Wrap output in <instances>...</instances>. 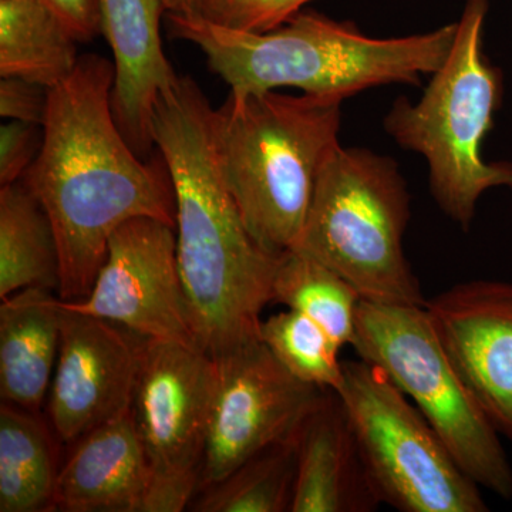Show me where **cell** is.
<instances>
[{
    "mask_svg": "<svg viewBox=\"0 0 512 512\" xmlns=\"http://www.w3.org/2000/svg\"><path fill=\"white\" fill-rule=\"evenodd\" d=\"M116 66L80 56L52 87L43 144L22 178L42 202L60 252L59 296L80 301L92 291L113 232L138 217L175 227L177 202L170 171L158 151L143 161L114 119Z\"/></svg>",
    "mask_w": 512,
    "mask_h": 512,
    "instance_id": "1",
    "label": "cell"
},
{
    "mask_svg": "<svg viewBox=\"0 0 512 512\" xmlns=\"http://www.w3.org/2000/svg\"><path fill=\"white\" fill-rule=\"evenodd\" d=\"M214 111L191 77L178 76L156 101L151 136L173 180L192 329L200 349L218 359L261 340L281 255L261 247L239 214L215 146Z\"/></svg>",
    "mask_w": 512,
    "mask_h": 512,
    "instance_id": "2",
    "label": "cell"
},
{
    "mask_svg": "<svg viewBox=\"0 0 512 512\" xmlns=\"http://www.w3.org/2000/svg\"><path fill=\"white\" fill-rule=\"evenodd\" d=\"M175 39L198 47L234 96L293 87L316 96H355L386 84L420 86L446 62L457 22L406 37L376 39L316 10L269 32H242L198 16H165Z\"/></svg>",
    "mask_w": 512,
    "mask_h": 512,
    "instance_id": "3",
    "label": "cell"
},
{
    "mask_svg": "<svg viewBox=\"0 0 512 512\" xmlns=\"http://www.w3.org/2000/svg\"><path fill=\"white\" fill-rule=\"evenodd\" d=\"M342 103L272 90L229 94L214 111L225 183L248 231L272 254L298 244L320 168L339 144Z\"/></svg>",
    "mask_w": 512,
    "mask_h": 512,
    "instance_id": "4",
    "label": "cell"
},
{
    "mask_svg": "<svg viewBox=\"0 0 512 512\" xmlns=\"http://www.w3.org/2000/svg\"><path fill=\"white\" fill-rule=\"evenodd\" d=\"M488 9L490 0H466L450 55L421 99L399 97L383 120L400 147L427 161L434 201L466 231L485 191L512 188V164L481 156L503 100V73L483 50Z\"/></svg>",
    "mask_w": 512,
    "mask_h": 512,
    "instance_id": "5",
    "label": "cell"
},
{
    "mask_svg": "<svg viewBox=\"0 0 512 512\" xmlns=\"http://www.w3.org/2000/svg\"><path fill=\"white\" fill-rule=\"evenodd\" d=\"M409 221L410 194L396 161L339 143L320 168L293 251L338 272L366 301L424 306L403 247Z\"/></svg>",
    "mask_w": 512,
    "mask_h": 512,
    "instance_id": "6",
    "label": "cell"
},
{
    "mask_svg": "<svg viewBox=\"0 0 512 512\" xmlns=\"http://www.w3.org/2000/svg\"><path fill=\"white\" fill-rule=\"evenodd\" d=\"M352 348L412 400L471 480L512 498V467L500 433L458 376L424 306L362 299Z\"/></svg>",
    "mask_w": 512,
    "mask_h": 512,
    "instance_id": "7",
    "label": "cell"
},
{
    "mask_svg": "<svg viewBox=\"0 0 512 512\" xmlns=\"http://www.w3.org/2000/svg\"><path fill=\"white\" fill-rule=\"evenodd\" d=\"M339 394L382 504L402 512L488 511L426 417L379 367L343 362Z\"/></svg>",
    "mask_w": 512,
    "mask_h": 512,
    "instance_id": "8",
    "label": "cell"
},
{
    "mask_svg": "<svg viewBox=\"0 0 512 512\" xmlns=\"http://www.w3.org/2000/svg\"><path fill=\"white\" fill-rule=\"evenodd\" d=\"M215 360L218 384L201 490L220 483L265 447L301 433L329 390L293 376L261 340Z\"/></svg>",
    "mask_w": 512,
    "mask_h": 512,
    "instance_id": "9",
    "label": "cell"
},
{
    "mask_svg": "<svg viewBox=\"0 0 512 512\" xmlns=\"http://www.w3.org/2000/svg\"><path fill=\"white\" fill-rule=\"evenodd\" d=\"M60 303L143 339L200 348L178 268L175 227L156 218H133L117 228L89 295Z\"/></svg>",
    "mask_w": 512,
    "mask_h": 512,
    "instance_id": "10",
    "label": "cell"
},
{
    "mask_svg": "<svg viewBox=\"0 0 512 512\" xmlns=\"http://www.w3.org/2000/svg\"><path fill=\"white\" fill-rule=\"evenodd\" d=\"M217 384L204 350L144 339L133 413L151 473L201 476Z\"/></svg>",
    "mask_w": 512,
    "mask_h": 512,
    "instance_id": "11",
    "label": "cell"
},
{
    "mask_svg": "<svg viewBox=\"0 0 512 512\" xmlns=\"http://www.w3.org/2000/svg\"><path fill=\"white\" fill-rule=\"evenodd\" d=\"M143 343L123 326L62 306L59 357L47 403L57 440L73 444L133 410Z\"/></svg>",
    "mask_w": 512,
    "mask_h": 512,
    "instance_id": "12",
    "label": "cell"
},
{
    "mask_svg": "<svg viewBox=\"0 0 512 512\" xmlns=\"http://www.w3.org/2000/svg\"><path fill=\"white\" fill-rule=\"evenodd\" d=\"M448 359L498 433L512 440V284L470 281L424 303Z\"/></svg>",
    "mask_w": 512,
    "mask_h": 512,
    "instance_id": "13",
    "label": "cell"
},
{
    "mask_svg": "<svg viewBox=\"0 0 512 512\" xmlns=\"http://www.w3.org/2000/svg\"><path fill=\"white\" fill-rule=\"evenodd\" d=\"M101 30L113 52L114 119L138 156L153 151L151 117L160 94L178 79L161 40L164 0H99Z\"/></svg>",
    "mask_w": 512,
    "mask_h": 512,
    "instance_id": "14",
    "label": "cell"
},
{
    "mask_svg": "<svg viewBox=\"0 0 512 512\" xmlns=\"http://www.w3.org/2000/svg\"><path fill=\"white\" fill-rule=\"evenodd\" d=\"M73 446L57 477L53 511L138 512L151 466L133 410Z\"/></svg>",
    "mask_w": 512,
    "mask_h": 512,
    "instance_id": "15",
    "label": "cell"
},
{
    "mask_svg": "<svg viewBox=\"0 0 512 512\" xmlns=\"http://www.w3.org/2000/svg\"><path fill=\"white\" fill-rule=\"evenodd\" d=\"M382 505L339 394L326 390L299 441L292 512H372Z\"/></svg>",
    "mask_w": 512,
    "mask_h": 512,
    "instance_id": "16",
    "label": "cell"
},
{
    "mask_svg": "<svg viewBox=\"0 0 512 512\" xmlns=\"http://www.w3.org/2000/svg\"><path fill=\"white\" fill-rule=\"evenodd\" d=\"M62 333L60 296L26 288L0 305V396L39 413L49 396Z\"/></svg>",
    "mask_w": 512,
    "mask_h": 512,
    "instance_id": "17",
    "label": "cell"
},
{
    "mask_svg": "<svg viewBox=\"0 0 512 512\" xmlns=\"http://www.w3.org/2000/svg\"><path fill=\"white\" fill-rule=\"evenodd\" d=\"M26 288L59 291L55 228L22 180L0 187V298Z\"/></svg>",
    "mask_w": 512,
    "mask_h": 512,
    "instance_id": "18",
    "label": "cell"
},
{
    "mask_svg": "<svg viewBox=\"0 0 512 512\" xmlns=\"http://www.w3.org/2000/svg\"><path fill=\"white\" fill-rule=\"evenodd\" d=\"M77 43L42 0H0V76L52 89L79 63Z\"/></svg>",
    "mask_w": 512,
    "mask_h": 512,
    "instance_id": "19",
    "label": "cell"
},
{
    "mask_svg": "<svg viewBox=\"0 0 512 512\" xmlns=\"http://www.w3.org/2000/svg\"><path fill=\"white\" fill-rule=\"evenodd\" d=\"M39 413L0 406V512L53 511L57 451Z\"/></svg>",
    "mask_w": 512,
    "mask_h": 512,
    "instance_id": "20",
    "label": "cell"
},
{
    "mask_svg": "<svg viewBox=\"0 0 512 512\" xmlns=\"http://www.w3.org/2000/svg\"><path fill=\"white\" fill-rule=\"evenodd\" d=\"M362 296L332 268L299 251H286L274 279V302L308 316L329 333L340 348L356 338Z\"/></svg>",
    "mask_w": 512,
    "mask_h": 512,
    "instance_id": "21",
    "label": "cell"
},
{
    "mask_svg": "<svg viewBox=\"0 0 512 512\" xmlns=\"http://www.w3.org/2000/svg\"><path fill=\"white\" fill-rule=\"evenodd\" d=\"M301 433L265 447L220 483L204 488L200 500L194 505V511H291L298 476Z\"/></svg>",
    "mask_w": 512,
    "mask_h": 512,
    "instance_id": "22",
    "label": "cell"
},
{
    "mask_svg": "<svg viewBox=\"0 0 512 512\" xmlns=\"http://www.w3.org/2000/svg\"><path fill=\"white\" fill-rule=\"evenodd\" d=\"M259 339L302 382L339 392L345 379L342 348L308 316L292 309L276 313L262 320Z\"/></svg>",
    "mask_w": 512,
    "mask_h": 512,
    "instance_id": "23",
    "label": "cell"
},
{
    "mask_svg": "<svg viewBox=\"0 0 512 512\" xmlns=\"http://www.w3.org/2000/svg\"><path fill=\"white\" fill-rule=\"evenodd\" d=\"M312 0H205L198 18L242 32H269Z\"/></svg>",
    "mask_w": 512,
    "mask_h": 512,
    "instance_id": "24",
    "label": "cell"
},
{
    "mask_svg": "<svg viewBox=\"0 0 512 512\" xmlns=\"http://www.w3.org/2000/svg\"><path fill=\"white\" fill-rule=\"evenodd\" d=\"M43 144V126L10 120L0 127V185L18 183L35 163Z\"/></svg>",
    "mask_w": 512,
    "mask_h": 512,
    "instance_id": "25",
    "label": "cell"
},
{
    "mask_svg": "<svg viewBox=\"0 0 512 512\" xmlns=\"http://www.w3.org/2000/svg\"><path fill=\"white\" fill-rule=\"evenodd\" d=\"M49 87L19 79L2 77L0 82V116L43 126L49 109Z\"/></svg>",
    "mask_w": 512,
    "mask_h": 512,
    "instance_id": "26",
    "label": "cell"
},
{
    "mask_svg": "<svg viewBox=\"0 0 512 512\" xmlns=\"http://www.w3.org/2000/svg\"><path fill=\"white\" fill-rule=\"evenodd\" d=\"M200 490V477L191 474L151 473L138 512H181L187 508L195 491Z\"/></svg>",
    "mask_w": 512,
    "mask_h": 512,
    "instance_id": "27",
    "label": "cell"
},
{
    "mask_svg": "<svg viewBox=\"0 0 512 512\" xmlns=\"http://www.w3.org/2000/svg\"><path fill=\"white\" fill-rule=\"evenodd\" d=\"M63 20L80 43L103 35L99 0H42Z\"/></svg>",
    "mask_w": 512,
    "mask_h": 512,
    "instance_id": "28",
    "label": "cell"
},
{
    "mask_svg": "<svg viewBox=\"0 0 512 512\" xmlns=\"http://www.w3.org/2000/svg\"><path fill=\"white\" fill-rule=\"evenodd\" d=\"M205 0H164L165 16H198Z\"/></svg>",
    "mask_w": 512,
    "mask_h": 512,
    "instance_id": "29",
    "label": "cell"
}]
</instances>
